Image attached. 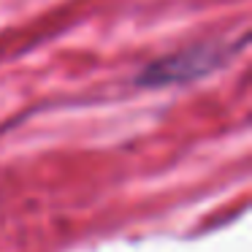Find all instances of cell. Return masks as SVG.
<instances>
[{
  "label": "cell",
  "instance_id": "1",
  "mask_svg": "<svg viewBox=\"0 0 252 252\" xmlns=\"http://www.w3.org/2000/svg\"><path fill=\"white\" fill-rule=\"evenodd\" d=\"M233 44H195L176 55L160 57L149 63L136 82L141 87H171V84H185L206 76V73L222 68L236 55Z\"/></svg>",
  "mask_w": 252,
  "mask_h": 252
}]
</instances>
